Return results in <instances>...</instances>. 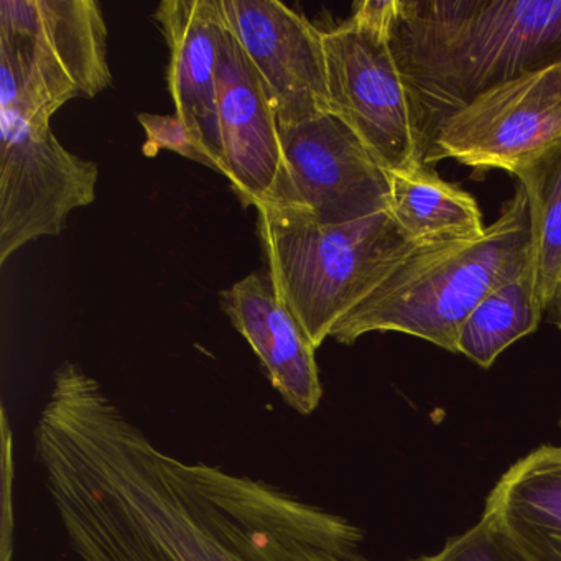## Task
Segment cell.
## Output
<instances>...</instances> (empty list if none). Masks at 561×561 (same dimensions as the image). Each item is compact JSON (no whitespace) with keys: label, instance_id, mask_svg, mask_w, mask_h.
Wrapping results in <instances>:
<instances>
[{"label":"cell","instance_id":"obj_4","mask_svg":"<svg viewBox=\"0 0 561 561\" xmlns=\"http://www.w3.org/2000/svg\"><path fill=\"white\" fill-rule=\"evenodd\" d=\"M257 215L272 284L314 350L416 248L387 211L343 225L278 205Z\"/></svg>","mask_w":561,"mask_h":561},{"label":"cell","instance_id":"obj_15","mask_svg":"<svg viewBox=\"0 0 561 561\" xmlns=\"http://www.w3.org/2000/svg\"><path fill=\"white\" fill-rule=\"evenodd\" d=\"M387 213L413 244L468 242L484 234L476 199L439 179L430 165L387 170Z\"/></svg>","mask_w":561,"mask_h":561},{"label":"cell","instance_id":"obj_3","mask_svg":"<svg viewBox=\"0 0 561 561\" xmlns=\"http://www.w3.org/2000/svg\"><path fill=\"white\" fill-rule=\"evenodd\" d=\"M531 265L527 196L517 186L502 215L474 241L416 245L399 267L331 331L353 344L367 333L410 334L456 353L476 307Z\"/></svg>","mask_w":561,"mask_h":561},{"label":"cell","instance_id":"obj_18","mask_svg":"<svg viewBox=\"0 0 561 561\" xmlns=\"http://www.w3.org/2000/svg\"><path fill=\"white\" fill-rule=\"evenodd\" d=\"M413 561H530L514 540L488 515L465 534L446 541L435 554Z\"/></svg>","mask_w":561,"mask_h":561},{"label":"cell","instance_id":"obj_14","mask_svg":"<svg viewBox=\"0 0 561 561\" xmlns=\"http://www.w3.org/2000/svg\"><path fill=\"white\" fill-rule=\"evenodd\" d=\"M484 515L530 561H561V446H541L515 462L489 494Z\"/></svg>","mask_w":561,"mask_h":561},{"label":"cell","instance_id":"obj_19","mask_svg":"<svg viewBox=\"0 0 561 561\" xmlns=\"http://www.w3.org/2000/svg\"><path fill=\"white\" fill-rule=\"evenodd\" d=\"M139 123L147 134L142 150L150 159L162 150H170L218 172V167L206 150L205 144L198 139L182 117L176 114L173 116L139 114Z\"/></svg>","mask_w":561,"mask_h":561},{"label":"cell","instance_id":"obj_6","mask_svg":"<svg viewBox=\"0 0 561 561\" xmlns=\"http://www.w3.org/2000/svg\"><path fill=\"white\" fill-rule=\"evenodd\" d=\"M393 0H366L323 34L331 113L386 170L423 163L409 90L390 45Z\"/></svg>","mask_w":561,"mask_h":561},{"label":"cell","instance_id":"obj_9","mask_svg":"<svg viewBox=\"0 0 561 561\" xmlns=\"http://www.w3.org/2000/svg\"><path fill=\"white\" fill-rule=\"evenodd\" d=\"M561 142V61L505 81L439 126L425 165L515 170Z\"/></svg>","mask_w":561,"mask_h":561},{"label":"cell","instance_id":"obj_7","mask_svg":"<svg viewBox=\"0 0 561 561\" xmlns=\"http://www.w3.org/2000/svg\"><path fill=\"white\" fill-rule=\"evenodd\" d=\"M0 264L28 242L57 236L96 199L98 165L65 149L50 124L0 110Z\"/></svg>","mask_w":561,"mask_h":561},{"label":"cell","instance_id":"obj_17","mask_svg":"<svg viewBox=\"0 0 561 561\" xmlns=\"http://www.w3.org/2000/svg\"><path fill=\"white\" fill-rule=\"evenodd\" d=\"M531 265L514 280L491 291L459 331L456 353L491 367L508 346L534 333L543 317Z\"/></svg>","mask_w":561,"mask_h":561},{"label":"cell","instance_id":"obj_5","mask_svg":"<svg viewBox=\"0 0 561 561\" xmlns=\"http://www.w3.org/2000/svg\"><path fill=\"white\" fill-rule=\"evenodd\" d=\"M111 84L107 27L94 0H0V110L50 124Z\"/></svg>","mask_w":561,"mask_h":561},{"label":"cell","instance_id":"obj_2","mask_svg":"<svg viewBox=\"0 0 561 561\" xmlns=\"http://www.w3.org/2000/svg\"><path fill=\"white\" fill-rule=\"evenodd\" d=\"M390 45L425 163L451 114L505 81L561 61V0H393Z\"/></svg>","mask_w":561,"mask_h":561},{"label":"cell","instance_id":"obj_20","mask_svg":"<svg viewBox=\"0 0 561 561\" xmlns=\"http://www.w3.org/2000/svg\"><path fill=\"white\" fill-rule=\"evenodd\" d=\"M2 561H11L12 531H14V514H12V479H14V455H12V433L9 428L5 410H2Z\"/></svg>","mask_w":561,"mask_h":561},{"label":"cell","instance_id":"obj_10","mask_svg":"<svg viewBox=\"0 0 561 561\" xmlns=\"http://www.w3.org/2000/svg\"><path fill=\"white\" fill-rule=\"evenodd\" d=\"M226 24L267 88L278 124L331 111L323 32L278 0H221Z\"/></svg>","mask_w":561,"mask_h":561},{"label":"cell","instance_id":"obj_1","mask_svg":"<svg viewBox=\"0 0 561 561\" xmlns=\"http://www.w3.org/2000/svg\"><path fill=\"white\" fill-rule=\"evenodd\" d=\"M35 458L81 561H370L343 515L163 451L107 392L68 409Z\"/></svg>","mask_w":561,"mask_h":561},{"label":"cell","instance_id":"obj_8","mask_svg":"<svg viewBox=\"0 0 561 561\" xmlns=\"http://www.w3.org/2000/svg\"><path fill=\"white\" fill-rule=\"evenodd\" d=\"M282 170L264 205L307 213L323 225H343L387 211V170L336 114L278 124Z\"/></svg>","mask_w":561,"mask_h":561},{"label":"cell","instance_id":"obj_12","mask_svg":"<svg viewBox=\"0 0 561 561\" xmlns=\"http://www.w3.org/2000/svg\"><path fill=\"white\" fill-rule=\"evenodd\" d=\"M222 308L285 403L311 415L323 399L317 350L278 297L268 272H254L222 291Z\"/></svg>","mask_w":561,"mask_h":561},{"label":"cell","instance_id":"obj_16","mask_svg":"<svg viewBox=\"0 0 561 561\" xmlns=\"http://www.w3.org/2000/svg\"><path fill=\"white\" fill-rule=\"evenodd\" d=\"M514 176L527 196L531 272L547 311L561 282V142L515 170Z\"/></svg>","mask_w":561,"mask_h":561},{"label":"cell","instance_id":"obj_21","mask_svg":"<svg viewBox=\"0 0 561 561\" xmlns=\"http://www.w3.org/2000/svg\"><path fill=\"white\" fill-rule=\"evenodd\" d=\"M551 317H553L554 324L561 330V282L558 285L557 294H554L553 301H551L550 308Z\"/></svg>","mask_w":561,"mask_h":561},{"label":"cell","instance_id":"obj_13","mask_svg":"<svg viewBox=\"0 0 561 561\" xmlns=\"http://www.w3.org/2000/svg\"><path fill=\"white\" fill-rule=\"evenodd\" d=\"M157 22L169 45L167 83L182 117L225 175L218 119V60L226 19L221 0H163Z\"/></svg>","mask_w":561,"mask_h":561},{"label":"cell","instance_id":"obj_11","mask_svg":"<svg viewBox=\"0 0 561 561\" xmlns=\"http://www.w3.org/2000/svg\"><path fill=\"white\" fill-rule=\"evenodd\" d=\"M216 80L225 176L242 205L257 208L277 188L280 133L267 88L228 24L219 44Z\"/></svg>","mask_w":561,"mask_h":561}]
</instances>
